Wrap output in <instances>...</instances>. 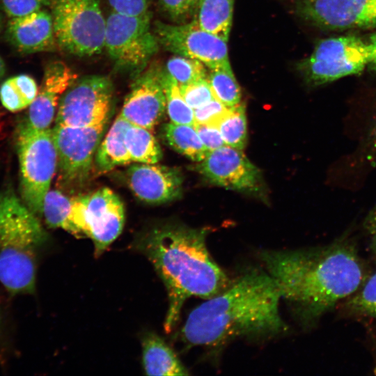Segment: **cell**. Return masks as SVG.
<instances>
[{"label":"cell","instance_id":"277c9868","mask_svg":"<svg viewBox=\"0 0 376 376\" xmlns=\"http://www.w3.org/2000/svg\"><path fill=\"white\" fill-rule=\"evenodd\" d=\"M47 234L37 216L12 189L0 194V282L13 294L36 287V249Z\"/></svg>","mask_w":376,"mask_h":376},{"label":"cell","instance_id":"52a82bcc","mask_svg":"<svg viewBox=\"0 0 376 376\" xmlns=\"http://www.w3.org/2000/svg\"><path fill=\"white\" fill-rule=\"evenodd\" d=\"M159 46L149 12L132 16L112 11L106 19L104 49L118 68L140 73Z\"/></svg>","mask_w":376,"mask_h":376},{"label":"cell","instance_id":"8992f818","mask_svg":"<svg viewBox=\"0 0 376 376\" xmlns=\"http://www.w3.org/2000/svg\"><path fill=\"white\" fill-rule=\"evenodd\" d=\"M49 6L58 47L78 56L102 52L106 19L97 0H53Z\"/></svg>","mask_w":376,"mask_h":376},{"label":"cell","instance_id":"484cf974","mask_svg":"<svg viewBox=\"0 0 376 376\" xmlns=\"http://www.w3.org/2000/svg\"><path fill=\"white\" fill-rule=\"evenodd\" d=\"M207 69V79L214 97L228 107L240 104L241 91L230 65Z\"/></svg>","mask_w":376,"mask_h":376},{"label":"cell","instance_id":"ba28073f","mask_svg":"<svg viewBox=\"0 0 376 376\" xmlns=\"http://www.w3.org/2000/svg\"><path fill=\"white\" fill-rule=\"evenodd\" d=\"M368 61L366 41L354 35H346L319 41L311 56L299 64V69L309 84L320 86L360 75L367 68Z\"/></svg>","mask_w":376,"mask_h":376},{"label":"cell","instance_id":"7c38bea8","mask_svg":"<svg viewBox=\"0 0 376 376\" xmlns=\"http://www.w3.org/2000/svg\"><path fill=\"white\" fill-rule=\"evenodd\" d=\"M107 123L88 127L55 124L52 132L57 169L63 182L77 183L87 178Z\"/></svg>","mask_w":376,"mask_h":376},{"label":"cell","instance_id":"f546056e","mask_svg":"<svg viewBox=\"0 0 376 376\" xmlns=\"http://www.w3.org/2000/svg\"><path fill=\"white\" fill-rule=\"evenodd\" d=\"M179 88L185 102L194 110L215 98L207 77L179 86Z\"/></svg>","mask_w":376,"mask_h":376},{"label":"cell","instance_id":"d6a6232c","mask_svg":"<svg viewBox=\"0 0 376 376\" xmlns=\"http://www.w3.org/2000/svg\"><path fill=\"white\" fill-rule=\"evenodd\" d=\"M5 13L10 17L24 16L49 6V0H0Z\"/></svg>","mask_w":376,"mask_h":376},{"label":"cell","instance_id":"ffe728a7","mask_svg":"<svg viewBox=\"0 0 376 376\" xmlns=\"http://www.w3.org/2000/svg\"><path fill=\"white\" fill-rule=\"evenodd\" d=\"M130 125L118 115L100 142L95 157V165L100 172L132 163L125 143V134Z\"/></svg>","mask_w":376,"mask_h":376},{"label":"cell","instance_id":"4316f807","mask_svg":"<svg viewBox=\"0 0 376 376\" xmlns=\"http://www.w3.org/2000/svg\"><path fill=\"white\" fill-rule=\"evenodd\" d=\"M217 127L226 146L244 149L247 140V124L242 104L230 107Z\"/></svg>","mask_w":376,"mask_h":376},{"label":"cell","instance_id":"9a60e30c","mask_svg":"<svg viewBox=\"0 0 376 376\" xmlns=\"http://www.w3.org/2000/svg\"><path fill=\"white\" fill-rule=\"evenodd\" d=\"M299 10L304 18L327 29L376 27V0H304Z\"/></svg>","mask_w":376,"mask_h":376},{"label":"cell","instance_id":"30bf717a","mask_svg":"<svg viewBox=\"0 0 376 376\" xmlns=\"http://www.w3.org/2000/svg\"><path fill=\"white\" fill-rule=\"evenodd\" d=\"M75 198L78 227L83 237L93 241L94 254L99 257L123 230V203L118 196L107 187Z\"/></svg>","mask_w":376,"mask_h":376},{"label":"cell","instance_id":"44dd1931","mask_svg":"<svg viewBox=\"0 0 376 376\" xmlns=\"http://www.w3.org/2000/svg\"><path fill=\"white\" fill-rule=\"evenodd\" d=\"M234 0H199L194 19L203 29L228 42Z\"/></svg>","mask_w":376,"mask_h":376},{"label":"cell","instance_id":"7bdbcfd3","mask_svg":"<svg viewBox=\"0 0 376 376\" xmlns=\"http://www.w3.org/2000/svg\"><path fill=\"white\" fill-rule=\"evenodd\" d=\"M1 28H2V18H1V16L0 15V31L1 30Z\"/></svg>","mask_w":376,"mask_h":376},{"label":"cell","instance_id":"b9f144b4","mask_svg":"<svg viewBox=\"0 0 376 376\" xmlns=\"http://www.w3.org/2000/svg\"><path fill=\"white\" fill-rule=\"evenodd\" d=\"M374 245H375V253H376V234L374 235Z\"/></svg>","mask_w":376,"mask_h":376},{"label":"cell","instance_id":"d4e9b609","mask_svg":"<svg viewBox=\"0 0 376 376\" xmlns=\"http://www.w3.org/2000/svg\"><path fill=\"white\" fill-rule=\"evenodd\" d=\"M125 143L132 162L157 164L162 157L160 146L151 130L131 124Z\"/></svg>","mask_w":376,"mask_h":376},{"label":"cell","instance_id":"7402d4cb","mask_svg":"<svg viewBox=\"0 0 376 376\" xmlns=\"http://www.w3.org/2000/svg\"><path fill=\"white\" fill-rule=\"evenodd\" d=\"M162 132L169 146L192 161L200 162L209 152L194 125L170 122L164 125Z\"/></svg>","mask_w":376,"mask_h":376},{"label":"cell","instance_id":"1f68e13d","mask_svg":"<svg viewBox=\"0 0 376 376\" xmlns=\"http://www.w3.org/2000/svg\"><path fill=\"white\" fill-rule=\"evenodd\" d=\"M228 107L216 98L194 109L195 124L218 126L221 120L229 112Z\"/></svg>","mask_w":376,"mask_h":376},{"label":"cell","instance_id":"e0dca14e","mask_svg":"<svg viewBox=\"0 0 376 376\" xmlns=\"http://www.w3.org/2000/svg\"><path fill=\"white\" fill-rule=\"evenodd\" d=\"M77 74L64 62L56 61L47 65L42 84L24 122L37 130L49 128L56 116L63 94L77 80Z\"/></svg>","mask_w":376,"mask_h":376},{"label":"cell","instance_id":"83f0119b","mask_svg":"<svg viewBox=\"0 0 376 376\" xmlns=\"http://www.w3.org/2000/svg\"><path fill=\"white\" fill-rule=\"evenodd\" d=\"M162 79L166 95V109L171 122L194 125V111L185 102L178 83L164 70Z\"/></svg>","mask_w":376,"mask_h":376},{"label":"cell","instance_id":"7a4b0ae2","mask_svg":"<svg viewBox=\"0 0 376 376\" xmlns=\"http://www.w3.org/2000/svg\"><path fill=\"white\" fill-rule=\"evenodd\" d=\"M278 286L266 272L250 270L195 308L182 330L189 345L216 347L238 338L274 337L288 330Z\"/></svg>","mask_w":376,"mask_h":376},{"label":"cell","instance_id":"cb8c5ba5","mask_svg":"<svg viewBox=\"0 0 376 376\" xmlns=\"http://www.w3.org/2000/svg\"><path fill=\"white\" fill-rule=\"evenodd\" d=\"M38 92L35 79L30 75L21 74L3 82L0 87V100L7 110L16 112L29 107Z\"/></svg>","mask_w":376,"mask_h":376},{"label":"cell","instance_id":"4fadbf2b","mask_svg":"<svg viewBox=\"0 0 376 376\" xmlns=\"http://www.w3.org/2000/svg\"><path fill=\"white\" fill-rule=\"evenodd\" d=\"M198 163L199 173L216 185L248 192L260 189V171L242 150L226 145L210 151Z\"/></svg>","mask_w":376,"mask_h":376},{"label":"cell","instance_id":"d590c367","mask_svg":"<svg viewBox=\"0 0 376 376\" xmlns=\"http://www.w3.org/2000/svg\"><path fill=\"white\" fill-rule=\"evenodd\" d=\"M162 10L171 19H180L191 12V0H158Z\"/></svg>","mask_w":376,"mask_h":376},{"label":"cell","instance_id":"2e32d148","mask_svg":"<svg viewBox=\"0 0 376 376\" xmlns=\"http://www.w3.org/2000/svg\"><path fill=\"white\" fill-rule=\"evenodd\" d=\"M127 180L137 198L151 204L164 203L178 198L183 182L179 170L157 163L132 165L127 171Z\"/></svg>","mask_w":376,"mask_h":376},{"label":"cell","instance_id":"f1b7e54d","mask_svg":"<svg viewBox=\"0 0 376 376\" xmlns=\"http://www.w3.org/2000/svg\"><path fill=\"white\" fill-rule=\"evenodd\" d=\"M207 69L198 60L175 54L168 60L164 70L182 86L207 77Z\"/></svg>","mask_w":376,"mask_h":376},{"label":"cell","instance_id":"ab89813d","mask_svg":"<svg viewBox=\"0 0 376 376\" xmlns=\"http://www.w3.org/2000/svg\"><path fill=\"white\" fill-rule=\"evenodd\" d=\"M6 72V65L5 63L2 59V58L0 56V79L3 77Z\"/></svg>","mask_w":376,"mask_h":376},{"label":"cell","instance_id":"74e56055","mask_svg":"<svg viewBox=\"0 0 376 376\" xmlns=\"http://www.w3.org/2000/svg\"><path fill=\"white\" fill-rule=\"evenodd\" d=\"M369 52V61L367 68L376 72V32L372 33L366 41Z\"/></svg>","mask_w":376,"mask_h":376},{"label":"cell","instance_id":"8fae6325","mask_svg":"<svg viewBox=\"0 0 376 376\" xmlns=\"http://www.w3.org/2000/svg\"><path fill=\"white\" fill-rule=\"evenodd\" d=\"M154 33L166 50L198 60L207 68L230 65L227 41L203 29L194 19L182 24L157 21Z\"/></svg>","mask_w":376,"mask_h":376},{"label":"cell","instance_id":"603a6c76","mask_svg":"<svg viewBox=\"0 0 376 376\" xmlns=\"http://www.w3.org/2000/svg\"><path fill=\"white\" fill-rule=\"evenodd\" d=\"M42 217L50 228H61L79 237L73 198L58 190H49L44 200Z\"/></svg>","mask_w":376,"mask_h":376},{"label":"cell","instance_id":"f35d334b","mask_svg":"<svg viewBox=\"0 0 376 376\" xmlns=\"http://www.w3.org/2000/svg\"><path fill=\"white\" fill-rule=\"evenodd\" d=\"M366 226L372 234H376V205L366 219Z\"/></svg>","mask_w":376,"mask_h":376},{"label":"cell","instance_id":"836d02e7","mask_svg":"<svg viewBox=\"0 0 376 376\" xmlns=\"http://www.w3.org/2000/svg\"><path fill=\"white\" fill-rule=\"evenodd\" d=\"M112 11L127 15H142L148 13L150 0H108Z\"/></svg>","mask_w":376,"mask_h":376},{"label":"cell","instance_id":"3957f363","mask_svg":"<svg viewBox=\"0 0 376 376\" xmlns=\"http://www.w3.org/2000/svg\"><path fill=\"white\" fill-rule=\"evenodd\" d=\"M208 231L205 228L168 225L153 229L136 243V249L151 262L166 289V333L176 326L188 298L208 299L230 283L207 250Z\"/></svg>","mask_w":376,"mask_h":376},{"label":"cell","instance_id":"d6986e66","mask_svg":"<svg viewBox=\"0 0 376 376\" xmlns=\"http://www.w3.org/2000/svg\"><path fill=\"white\" fill-rule=\"evenodd\" d=\"M143 365L147 375H186L187 370L173 350L154 333L142 339Z\"/></svg>","mask_w":376,"mask_h":376},{"label":"cell","instance_id":"5b68a950","mask_svg":"<svg viewBox=\"0 0 376 376\" xmlns=\"http://www.w3.org/2000/svg\"><path fill=\"white\" fill-rule=\"evenodd\" d=\"M17 150L22 201L33 213L41 217L58 164L52 129L37 130L23 123L17 131Z\"/></svg>","mask_w":376,"mask_h":376},{"label":"cell","instance_id":"5bb4252c","mask_svg":"<svg viewBox=\"0 0 376 376\" xmlns=\"http://www.w3.org/2000/svg\"><path fill=\"white\" fill-rule=\"evenodd\" d=\"M163 70L151 65L132 85L119 115L132 125L152 130L166 110Z\"/></svg>","mask_w":376,"mask_h":376},{"label":"cell","instance_id":"6da1fadb","mask_svg":"<svg viewBox=\"0 0 376 376\" xmlns=\"http://www.w3.org/2000/svg\"><path fill=\"white\" fill-rule=\"evenodd\" d=\"M260 260L281 298L311 320L358 290L363 271L354 248L338 242L320 249L265 250Z\"/></svg>","mask_w":376,"mask_h":376},{"label":"cell","instance_id":"e575fe53","mask_svg":"<svg viewBox=\"0 0 376 376\" xmlns=\"http://www.w3.org/2000/svg\"><path fill=\"white\" fill-rule=\"evenodd\" d=\"M194 126L209 152L226 146L218 127L207 124H195Z\"/></svg>","mask_w":376,"mask_h":376},{"label":"cell","instance_id":"4dcf8cb0","mask_svg":"<svg viewBox=\"0 0 376 376\" xmlns=\"http://www.w3.org/2000/svg\"><path fill=\"white\" fill-rule=\"evenodd\" d=\"M349 305L358 313L376 317V273L366 281L350 301Z\"/></svg>","mask_w":376,"mask_h":376},{"label":"cell","instance_id":"ac0fdd59","mask_svg":"<svg viewBox=\"0 0 376 376\" xmlns=\"http://www.w3.org/2000/svg\"><path fill=\"white\" fill-rule=\"evenodd\" d=\"M6 38L17 51L24 54L52 52L58 47L52 15L45 9L10 18Z\"/></svg>","mask_w":376,"mask_h":376},{"label":"cell","instance_id":"60d3db41","mask_svg":"<svg viewBox=\"0 0 376 376\" xmlns=\"http://www.w3.org/2000/svg\"><path fill=\"white\" fill-rule=\"evenodd\" d=\"M199 0H191V11L196 10V6Z\"/></svg>","mask_w":376,"mask_h":376},{"label":"cell","instance_id":"9c48e42d","mask_svg":"<svg viewBox=\"0 0 376 376\" xmlns=\"http://www.w3.org/2000/svg\"><path fill=\"white\" fill-rule=\"evenodd\" d=\"M113 95L107 77L90 75L76 80L59 100L55 124L88 127L107 122Z\"/></svg>","mask_w":376,"mask_h":376},{"label":"cell","instance_id":"8d00e7d4","mask_svg":"<svg viewBox=\"0 0 376 376\" xmlns=\"http://www.w3.org/2000/svg\"><path fill=\"white\" fill-rule=\"evenodd\" d=\"M365 159L370 162H376V115L368 129L364 141Z\"/></svg>","mask_w":376,"mask_h":376}]
</instances>
